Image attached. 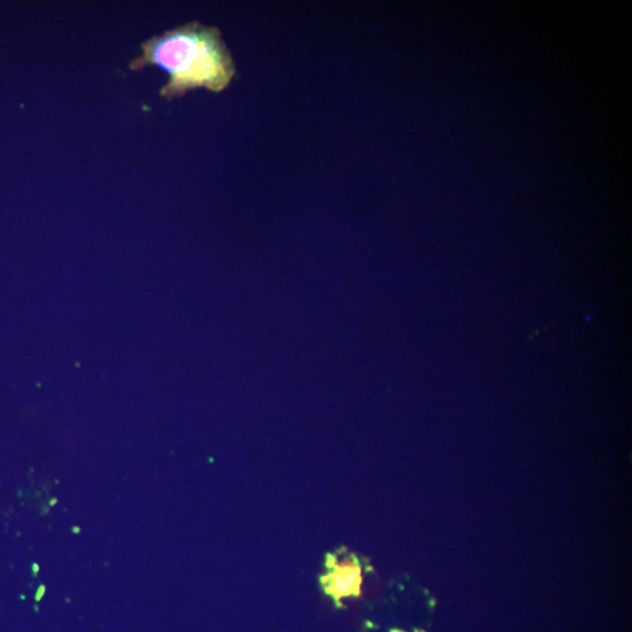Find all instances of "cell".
Returning <instances> with one entry per match:
<instances>
[{
  "label": "cell",
  "mask_w": 632,
  "mask_h": 632,
  "mask_svg": "<svg viewBox=\"0 0 632 632\" xmlns=\"http://www.w3.org/2000/svg\"><path fill=\"white\" fill-rule=\"evenodd\" d=\"M141 56L129 68L140 72L148 66L166 71L169 79L160 95L168 101L204 88L222 93L237 74L230 48L217 26L190 22L144 41Z\"/></svg>",
  "instance_id": "6da1fadb"
},
{
  "label": "cell",
  "mask_w": 632,
  "mask_h": 632,
  "mask_svg": "<svg viewBox=\"0 0 632 632\" xmlns=\"http://www.w3.org/2000/svg\"><path fill=\"white\" fill-rule=\"evenodd\" d=\"M327 558V567L331 568L332 572L322 577V587H324L325 593L332 596L341 607L340 601L345 597H357L361 594L360 563L355 556L352 559L343 560L341 563H336L334 555H328Z\"/></svg>",
  "instance_id": "7a4b0ae2"
}]
</instances>
